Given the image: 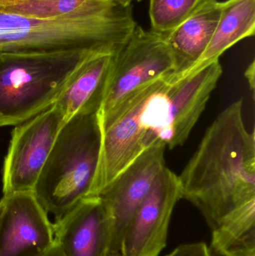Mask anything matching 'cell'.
Returning a JSON list of instances; mask_svg holds the SVG:
<instances>
[{"instance_id":"15","label":"cell","mask_w":255,"mask_h":256,"mask_svg":"<svg viewBox=\"0 0 255 256\" xmlns=\"http://www.w3.org/2000/svg\"><path fill=\"white\" fill-rule=\"evenodd\" d=\"M255 32V0L223 2L221 16L209 44L199 60L181 78L218 61L227 50L243 39L253 37Z\"/></svg>"},{"instance_id":"3","label":"cell","mask_w":255,"mask_h":256,"mask_svg":"<svg viewBox=\"0 0 255 256\" xmlns=\"http://www.w3.org/2000/svg\"><path fill=\"white\" fill-rule=\"evenodd\" d=\"M97 49L0 54V127L16 126L55 104Z\"/></svg>"},{"instance_id":"14","label":"cell","mask_w":255,"mask_h":256,"mask_svg":"<svg viewBox=\"0 0 255 256\" xmlns=\"http://www.w3.org/2000/svg\"><path fill=\"white\" fill-rule=\"evenodd\" d=\"M115 52H100L75 72L54 104L65 122L78 114L98 112L101 108Z\"/></svg>"},{"instance_id":"5","label":"cell","mask_w":255,"mask_h":256,"mask_svg":"<svg viewBox=\"0 0 255 256\" xmlns=\"http://www.w3.org/2000/svg\"><path fill=\"white\" fill-rule=\"evenodd\" d=\"M136 26L133 4L103 14L55 20L0 12V54L68 49L116 52Z\"/></svg>"},{"instance_id":"19","label":"cell","mask_w":255,"mask_h":256,"mask_svg":"<svg viewBox=\"0 0 255 256\" xmlns=\"http://www.w3.org/2000/svg\"><path fill=\"white\" fill-rule=\"evenodd\" d=\"M166 256H213L205 242L184 244L177 246Z\"/></svg>"},{"instance_id":"12","label":"cell","mask_w":255,"mask_h":256,"mask_svg":"<svg viewBox=\"0 0 255 256\" xmlns=\"http://www.w3.org/2000/svg\"><path fill=\"white\" fill-rule=\"evenodd\" d=\"M220 60L176 81L169 80L173 137L169 149L183 146L205 110L211 94L223 75Z\"/></svg>"},{"instance_id":"7","label":"cell","mask_w":255,"mask_h":256,"mask_svg":"<svg viewBox=\"0 0 255 256\" xmlns=\"http://www.w3.org/2000/svg\"><path fill=\"white\" fill-rule=\"evenodd\" d=\"M64 123L62 112L53 104L15 126L3 162V195L33 191Z\"/></svg>"},{"instance_id":"16","label":"cell","mask_w":255,"mask_h":256,"mask_svg":"<svg viewBox=\"0 0 255 256\" xmlns=\"http://www.w3.org/2000/svg\"><path fill=\"white\" fill-rule=\"evenodd\" d=\"M132 3L110 0H0V12L27 18L55 20L103 14Z\"/></svg>"},{"instance_id":"10","label":"cell","mask_w":255,"mask_h":256,"mask_svg":"<svg viewBox=\"0 0 255 256\" xmlns=\"http://www.w3.org/2000/svg\"><path fill=\"white\" fill-rule=\"evenodd\" d=\"M55 243L53 224L33 191L0 200V256H43Z\"/></svg>"},{"instance_id":"23","label":"cell","mask_w":255,"mask_h":256,"mask_svg":"<svg viewBox=\"0 0 255 256\" xmlns=\"http://www.w3.org/2000/svg\"><path fill=\"white\" fill-rule=\"evenodd\" d=\"M106 256H121L120 252H109Z\"/></svg>"},{"instance_id":"17","label":"cell","mask_w":255,"mask_h":256,"mask_svg":"<svg viewBox=\"0 0 255 256\" xmlns=\"http://www.w3.org/2000/svg\"><path fill=\"white\" fill-rule=\"evenodd\" d=\"M213 256H255V200L226 216L211 231Z\"/></svg>"},{"instance_id":"2","label":"cell","mask_w":255,"mask_h":256,"mask_svg":"<svg viewBox=\"0 0 255 256\" xmlns=\"http://www.w3.org/2000/svg\"><path fill=\"white\" fill-rule=\"evenodd\" d=\"M169 76L142 87L100 122L101 148L91 196L98 195L149 148H169L173 137Z\"/></svg>"},{"instance_id":"21","label":"cell","mask_w":255,"mask_h":256,"mask_svg":"<svg viewBox=\"0 0 255 256\" xmlns=\"http://www.w3.org/2000/svg\"><path fill=\"white\" fill-rule=\"evenodd\" d=\"M43 256H64L62 252H61V250L59 249L56 244L54 243L52 245V248L46 252Z\"/></svg>"},{"instance_id":"9","label":"cell","mask_w":255,"mask_h":256,"mask_svg":"<svg viewBox=\"0 0 255 256\" xmlns=\"http://www.w3.org/2000/svg\"><path fill=\"white\" fill-rule=\"evenodd\" d=\"M166 148L159 144L145 150L97 195L109 209L112 218L109 252H120L127 226L166 167Z\"/></svg>"},{"instance_id":"20","label":"cell","mask_w":255,"mask_h":256,"mask_svg":"<svg viewBox=\"0 0 255 256\" xmlns=\"http://www.w3.org/2000/svg\"><path fill=\"white\" fill-rule=\"evenodd\" d=\"M245 78L248 81L249 85H250V90L255 94V62L253 60L245 72Z\"/></svg>"},{"instance_id":"6","label":"cell","mask_w":255,"mask_h":256,"mask_svg":"<svg viewBox=\"0 0 255 256\" xmlns=\"http://www.w3.org/2000/svg\"><path fill=\"white\" fill-rule=\"evenodd\" d=\"M175 74V60L163 34L136 26L112 56L104 98L98 112L100 122L108 120L142 87Z\"/></svg>"},{"instance_id":"22","label":"cell","mask_w":255,"mask_h":256,"mask_svg":"<svg viewBox=\"0 0 255 256\" xmlns=\"http://www.w3.org/2000/svg\"><path fill=\"white\" fill-rule=\"evenodd\" d=\"M110 1L118 2L122 3H133V2H140L142 0H110Z\"/></svg>"},{"instance_id":"8","label":"cell","mask_w":255,"mask_h":256,"mask_svg":"<svg viewBox=\"0 0 255 256\" xmlns=\"http://www.w3.org/2000/svg\"><path fill=\"white\" fill-rule=\"evenodd\" d=\"M180 200L178 176L166 167L127 226L121 256H160L167 245L171 218Z\"/></svg>"},{"instance_id":"11","label":"cell","mask_w":255,"mask_h":256,"mask_svg":"<svg viewBox=\"0 0 255 256\" xmlns=\"http://www.w3.org/2000/svg\"><path fill=\"white\" fill-rule=\"evenodd\" d=\"M54 239L64 256H106L109 252L112 222L99 196L79 202L53 224Z\"/></svg>"},{"instance_id":"4","label":"cell","mask_w":255,"mask_h":256,"mask_svg":"<svg viewBox=\"0 0 255 256\" xmlns=\"http://www.w3.org/2000/svg\"><path fill=\"white\" fill-rule=\"evenodd\" d=\"M98 112L78 114L65 122L33 189L56 220L91 196L101 148Z\"/></svg>"},{"instance_id":"1","label":"cell","mask_w":255,"mask_h":256,"mask_svg":"<svg viewBox=\"0 0 255 256\" xmlns=\"http://www.w3.org/2000/svg\"><path fill=\"white\" fill-rule=\"evenodd\" d=\"M243 99L229 105L208 127L178 176L181 198L199 209L211 231L255 200V134L243 116Z\"/></svg>"},{"instance_id":"18","label":"cell","mask_w":255,"mask_h":256,"mask_svg":"<svg viewBox=\"0 0 255 256\" xmlns=\"http://www.w3.org/2000/svg\"><path fill=\"white\" fill-rule=\"evenodd\" d=\"M199 0H150L151 30L166 34L190 14Z\"/></svg>"},{"instance_id":"13","label":"cell","mask_w":255,"mask_h":256,"mask_svg":"<svg viewBox=\"0 0 255 256\" xmlns=\"http://www.w3.org/2000/svg\"><path fill=\"white\" fill-rule=\"evenodd\" d=\"M219 0H199L193 12L169 32L162 34L175 62L172 80H178L199 60L211 42L221 16Z\"/></svg>"}]
</instances>
